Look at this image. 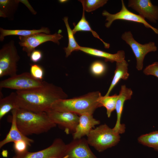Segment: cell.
<instances>
[{"label":"cell","mask_w":158,"mask_h":158,"mask_svg":"<svg viewBox=\"0 0 158 158\" xmlns=\"http://www.w3.org/2000/svg\"><path fill=\"white\" fill-rule=\"evenodd\" d=\"M16 92L18 108L38 113L46 112L55 102L68 97L61 87L46 81L42 87Z\"/></svg>","instance_id":"1"},{"label":"cell","mask_w":158,"mask_h":158,"mask_svg":"<svg viewBox=\"0 0 158 158\" xmlns=\"http://www.w3.org/2000/svg\"><path fill=\"white\" fill-rule=\"evenodd\" d=\"M16 118L18 128L23 134L27 136L47 132L56 125L46 112L36 113L18 108Z\"/></svg>","instance_id":"2"},{"label":"cell","mask_w":158,"mask_h":158,"mask_svg":"<svg viewBox=\"0 0 158 158\" xmlns=\"http://www.w3.org/2000/svg\"><path fill=\"white\" fill-rule=\"evenodd\" d=\"M102 96L99 92L95 91L79 97L61 99L55 102L50 109L71 112L80 116L92 114L96 109L101 107L99 101Z\"/></svg>","instance_id":"3"},{"label":"cell","mask_w":158,"mask_h":158,"mask_svg":"<svg viewBox=\"0 0 158 158\" xmlns=\"http://www.w3.org/2000/svg\"><path fill=\"white\" fill-rule=\"evenodd\" d=\"M119 134L104 124L92 129L87 140L89 145L101 152L116 145L120 140Z\"/></svg>","instance_id":"4"},{"label":"cell","mask_w":158,"mask_h":158,"mask_svg":"<svg viewBox=\"0 0 158 158\" xmlns=\"http://www.w3.org/2000/svg\"><path fill=\"white\" fill-rule=\"evenodd\" d=\"M20 57L13 40L4 44L0 50V77L16 74Z\"/></svg>","instance_id":"5"},{"label":"cell","mask_w":158,"mask_h":158,"mask_svg":"<svg viewBox=\"0 0 158 158\" xmlns=\"http://www.w3.org/2000/svg\"><path fill=\"white\" fill-rule=\"evenodd\" d=\"M45 82L35 79L30 73L25 72L1 81L0 88L14 89L16 91L26 90L42 87Z\"/></svg>","instance_id":"6"},{"label":"cell","mask_w":158,"mask_h":158,"mask_svg":"<svg viewBox=\"0 0 158 158\" xmlns=\"http://www.w3.org/2000/svg\"><path fill=\"white\" fill-rule=\"evenodd\" d=\"M63 37L62 35L57 33L48 34L38 33L25 37L19 36L20 41L18 43L22 47L23 50L30 57L35 48L41 44L48 41H51L59 45V41Z\"/></svg>","instance_id":"7"},{"label":"cell","mask_w":158,"mask_h":158,"mask_svg":"<svg viewBox=\"0 0 158 158\" xmlns=\"http://www.w3.org/2000/svg\"><path fill=\"white\" fill-rule=\"evenodd\" d=\"M121 37L130 46L134 54L136 59L137 69L139 71L142 70L145 55L150 52L157 50V47L155 43L151 42L144 44H140L134 39L131 32L130 31L124 32Z\"/></svg>","instance_id":"8"},{"label":"cell","mask_w":158,"mask_h":158,"mask_svg":"<svg viewBox=\"0 0 158 158\" xmlns=\"http://www.w3.org/2000/svg\"><path fill=\"white\" fill-rule=\"evenodd\" d=\"M51 120L63 128L67 134L74 132L78 123L79 116L71 112L49 109L46 112Z\"/></svg>","instance_id":"9"},{"label":"cell","mask_w":158,"mask_h":158,"mask_svg":"<svg viewBox=\"0 0 158 158\" xmlns=\"http://www.w3.org/2000/svg\"><path fill=\"white\" fill-rule=\"evenodd\" d=\"M121 5L120 11L115 14H111L106 10L103 12L102 15L106 17V21H107L105 24L107 28H109L113 22L116 20H128L142 23L146 27L151 28L155 33L158 35V29L150 25L140 15L134 13L128 10L122 0H121Z\"/></svg>","instance_id":"10"},{"label":"cell","mask_w":158,"mask_h":158,"mask_svg":"<svg viewBox=\"0 0 158 158\" xmlns=\"http://www.w3.org/2000/svg\"><path fill=\"white\" fill-rule=\"evenodd\" d=\"M66 145L59 138L55 139L49 146L42 150L35 152L27 151L20 155H16V158H49L65 157Z\"/></svg>","instance_id":"11"},{"label":"cell","mask_w":158,"mask_h":158,"mask_svg":"<svg viewBox=\"0 0 158 158\" xmlns=\"http://www.w3.org/2000/svg\"><path fill=\"white\" fill-rule=\"evenodd\" d=\"M87 140L73 139L66 145L65 155L68 158H97L90 149Z\"/></svg>","instance_id":"12"},{"label":"cell","mask_w":158,"mask_h":158,"mask_svg":"<svg viewBox=\"0 0 158 158\" xmlns=\"http://www.w3.org/2000/svg\"><path fill=\"white\" fill-rule=\"evenodd\" d=\"M128 6L139 13L144 19L155 23L158 20V6L149 0H130Z\"/></svg>","instance_id":"13"},{"label":"cell","mask_w":158,"mask_h":158,"mask_svg":"<svg viewBox=\"0 0 158 158\" xmlns=\"http://www.w3.org/2000/svg\"><path fill=\"white\" fill-rule=\"evenodd\" d=\"M132 94L133 92L130 88H127L125 85L121 86L115 107L117 115L116 122L113 128L114 131L119 134L123 133L125 131V125L121 123L124 103L126 101L131 98Z\"/></svg>","instance_id":"14"},{"label":"cell","mask_w":158,"mask_h":158,"mask_svg":"<svg viewBox=\"0 0 158 158\" xmlns=\"http://www.w3.org/2000/svg\"><path fill=\"white\" fill-rule=\"evenodd\" d=\"M100 123L99 121L93 118L92 114H85L80 115L78 123L73 134V139L87 136L95 126Z\"/></svg>","instance_id":"15"},{"label":"cell","mask_w":158,"mask_h":158,"mask_svg":"<svg viewBox=\"0 0 158 158\" xmlns=\"http://www.w3.org/2000/svg\"><path fill=\"white\" fill-rule=\"evenodd\" d=\"M17 109L11 111V125L9 131L5 138L0 142V148H2L6 144L11 142H14L19 140H24L30 146L34 142L33 140L30 138L23 134L17 126L16 114Z\"/></svg>","instance_id":"16"},{"label":"cell","mask_w":158,"mask_h":158,"mask_svg":"<svg viewBox=\"0 0 158 158\" xmlns=\"http://www.w3.org/2000/svg\"><path fill=\"white\" fill-rule=\"evenodd\" d=\"M78 50L91 55L104 58L106 61L117 62L125 60V54L123 50L118 51L116 54H111L91 48L81 46Z\"/></svg>","instance_id":"17"},{"label":"cell","mask_w":158,"mask_h":158,"mask_svg":"<svg viewBox=\"0 0 158 158\" xmlns=\"http://www.w3.org/2000/svg\"><path fill=\"white\" fill-rule=\"evenodd\" d=\"M128 64L125 60L121 62H116V68L113 78L105 96L109 95L113 89L120 79L126 80L128 78L129 76V74L128 73Z\"/></svg>","instance_id":"18"},{"label":"cell","mask_w":158,"mask_h":158,"mask_svg":"<svg viewBox=\"0 0 158 158\" xmlns=\"http://www.w3.org/2000/svg\"><path fill=\"white\" fill-rule=\"evenodd\" d=\"M50 30L48 28L42 27L38 30H7L0 28V41L2 42L5 37L9 35H18L25 37L38 33H44L49 34Z\"/></svg>","instance_id":"19"},{"label":"cell","mask_w":158,"mask_h":158,"mask_svg":"<svg viewBox=\"0 0 158 158\" xmlns=\"http://www.w3.org/2000/svg\"><path fill=\"white\" fill-rule=\"evenodd\" d=\"M17 94L12 92L8 96L0 99V120L13 109L18 108L17 103Z\"/></svg>","instance_id":"20"},{"label":"cell","mask_w":158,"mask_h":158,"mask_svg":"<svg viewBox=\"0 0 158 158\" xmlns=\"http://www.w3.org/2000/svg\"><path fill=\"white\" fill-rule=\"evenodd\" d=\"M20 0H0V17L12 20Z\"/></svg>","instance_id":"21"},{"label":"cell","mask_w":158,"mask_h":158,"mask_svg":"<svg viewBox=\"0 0 158 158\" xmlns=\"http://www.w3.org/2000/svg\"><path fill=\"white\" fill-rule=\"evenodd\" d=\"M85 10L83 7V12L82 18L80 21L76 25H74V28L72 30L74 35L78 31H89L91 32L94 36L100 40L103 43L106 48H109L110 44L104 42L99 37L98 34L93 31L90 27L88 22L85 18Z\"/></svg>","instance_id":"22"},{"label":"cell","mask_w":158,"mask_h":158,"mask_svg":"<svg viewBox=\"0 0 158 158\" xmlns=\"http://www.w3.org/2000/svg\"><path fill=\"white\" fill-rule=\"evenodd\" d=\"M66 28L68 42L67 47L64 48L66 53V56L67 57L74 51H78L80 47L76 42L74 37L72 30L70 28L68 21V18L64 17L63 19Z\"/></svg>","instance_id":"23"},{"label":"cell","mask_w":158,"mask_h":158,"mask_svg":"<svg viewBox=\"0 0 158 158\" xmlns=\"http://www.w3.org/2000/svg\"><path fill=\"white\" fill-rule=\"evenodd\" d=\"M138 141L143 145L158 151V130L141 135Z\"/></svg>","instance_id":"24"},{"label":"cell","mask_w":158,"mask_h":158,"mask_svg":"<svg viewBox=\"0 0 158 158\" xmlns=\"http://www.w3.org/2000/svg\"><path fill=\"white\" fill-rule=\"evenodd\" d=\"M118 95L115 94L112 96H102L99 102L101 107H104L107 110L108 117H110L112 112L115 110Z\"/></svg>","instance_id":"25"},{"label":"cell","mask_w":158,"mask_h":158,"mask_svg":"<svg viewBox=\"0 0 158 158\" xmlns=\"http://www.w3.org/2000/svg\"><path fill=\"white\" fill-rule=\"evenodd\" d=\"M82 3L85 11L91 12L103 6L107 2V0H79Z\"/></svg>","instance_id":"26"},{"label":"cell","mask_w":158,"mask_h":158,"mask_svg":"<svg viewBox=\"0 0 158 158\" xmlns=\"http://www.w3.org/2000/svg\"><path fill=\"white\" fill-rule=\"evenodd\" d=\"M106 70L105 64L100 61L94 62L90 66V70L92 74L96 76H99L103 74Z\"/></svg>","instance_id":"27"},{"label":"cell","mask_w":158,"mask_h":158,"mask_svg":"<svg viewBox=\"0 0 158 158\" xmlns=\"http://www.w3.org/2000/svg\"><path fill=\"white\" fill-rule=\"evenodd\" d=\"M27 142L24 140H19L14 142L13 148L16 155H20L24 154L28 150Z\"/></svg>","instance_id":"28"},{"label":"cell","mask_w":158,"mask_h":158,"mask_svg":"<svg viewBox=\"0 0 158 158\" xmlns=\"http://www.w3.org/2000/svg\"><path fill=\"white\" fill-rule=\"evenodd\" d=\"M30 65V73L31 75L36 79L42 80L44 75L42 68L37 64H31Z\"/></svg>","instance_id":"29"},{"label":"cell","mask_w":158,"mask_h":158,"mask_svg":"<svg viewBox=\"0 0 158 158\" xmlns=\"http://www.w3.org/2000/svg\"><path fill=\"white\" fill-rule=\"evenodd\" d=\"M143 72L146 75H152L158 78V62H154L147 66Z\"/></svg>","instance_id":"30"},{"label":"cell","mask_w":158,"mask_h":158,"mask_svg":"<svg viewBox=\"0 0 158 158\" xmlns=\"http://www.w3.org/2000/svg\"><path fill=\"white\" fill-rule=\"evenodd\" d=\"M42 57V51L40 50L35 49L32 52L30 57L32 62L37 63L41 60Z\"/></svg>","instance_id":"31"},{"label":"cell","mask_w":158,"mask_h":158,"mask_svg":"<svg viewBox=\"0 0 158 158\" xmlns=\"http://www.w3.org/2000/svg\"><path fill=\"white\" fill-rule=\"evenodd\" d=\"M59 2L61 3H64L66 2H67L68 0H59Z\"/></svg>","instance_id":"32"},{"label":"cell","mask_w":158,"mask_h":158,"mask_svg":"<svg viewBox=\"0 0 158 158\" xmlns=\"http://www.w3.org/2000/svg\"><path fill=\"white\" fill-rule=\"evenodd\" d=\"M68 155H66L62 158H68ZM49 158H59L57 157H51Z\"/></svg>","instance_id":"33"},{"label":"cell","mask_w":158,"mask_h":158,"mask_svg":"<svg viewBox=\"0 0 158 158\" xmlns=\"http://www.w3.org/2000/svg\"><path fill=\"white\" fill-rule=\"evenodd\" d=\"M12 158H16V155L13 156Z\"/></svg>","instance_id":"34"}]
</instances>
